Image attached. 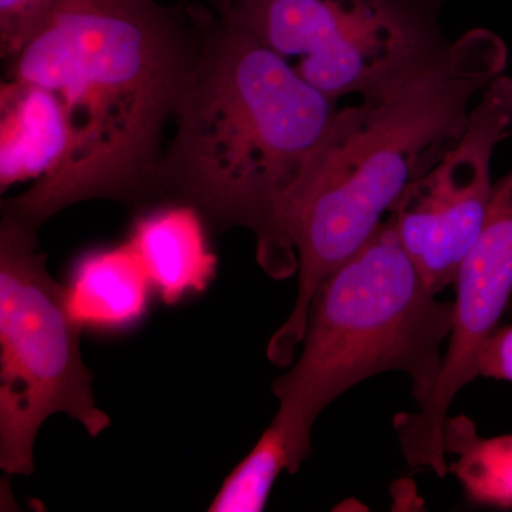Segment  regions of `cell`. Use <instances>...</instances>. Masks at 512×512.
<instances>
[{"label":"cell","instance_id":"7a4b0ae2","mask_svg":"<svg viewBox=\"0 0 512 512\" xmlns=\"http://www.w3.org/2000/svg\"><path fill=\"white\" fill-rule=\"evenodd\" d=\"M201 8L200 53L175 109L156 204L188 205L212 232L249 229L259 265L285 279L298 271V256L281 208L342 107L247 32Z\"/></svg>","mask_w":512,"mask_h":512},{"label":"cell","instance_id":"5bb4252c","mask_svg":"<svg viewBox=\"0 0 512 512\" xmlns=\"http://www.w3.org/2000/svg\"><path fill=\"white\" fill-rule=\"evenodd\" d=\"M73 0H0V56L8 62Z\"/></svg>","mask_w":512,"mask_h":512},{"label":"cell","instance_id":"8fae6325","mask_svg":"<svg viewBox=\"0 0 512 512\" xmlns=\"http://www.w3.org/2000/svg\"><path fill=\"white\" fill-rule=\"evenodd\" d=\"M66 288L74 318L83 328L101 330L136 325L146 315L154 292L128 241L80 256Z\"/></svg>","mask_w":512,"mask_h":512},{"label":"cell","instance_id":"4fadbf2b","mask_svg":"<svg viewBox=\"0 0 512 512\" xmlns=\"http://www.w3.org/2000/svg\"><path fill=\"white\" fill-rule=\"evenodd\" d=\"M284 470L289 471L288 451L281 433L271 423L248 456L225 478L208 511H264L276 478Z\"/></svg>","mask_w":512,"mask_h":512},{"label":"cell","instance_id":"8992f818","mask_svg":"<svg viewBox=\"0 0 512 512\" xmlns=\"http://www.w3.org/2000/svg\"><path fill=\"white\" fill-rule=\"evenodd\" d=\"M446 0H204L332 99L386 96L426 72L451 43Z\"/></svg>","mask_w":512,"mask_h":512},{"label":"cell","instance_id":"7c38bea8","mask_svg":"<svg viewBox=\"0 0 512 512\" xmlns=\"http://www.w3.org/2000/svg\"><path fill=\"white\" fill-rule=\"evenodd\" d=\"M444 448L456 456L448 464L473 503L512 507V434L483 437L467 416L447 417Z\"/></svg>","mask_w":512,"mask_h":512},{"label":"cell","instance_id":"277c9868","mask_svg":"<svg viewBox=\"0 0 512 512\" xmlns=\"http://www.w3.org/2000/svg\"><path fill=\"white\" fill-rule=\"evenodd\" d=\"M387 217L373 237L319 286L309 306L298 362L274 383L272 423L284 439L288 473L311 453L319 414L370 377L402 372L417 407L439 380L453 302L437 301Z\"/></svg>","mask_w":512,"mask_h":512},{"label":"cell","instance_id":"3957f363","mask_svg":"<svg viewBox=\"0 0 512 512\" xmlns=\"http://www.w3.org/2000/svg\"><path fill=\"white\" fill-rule=\"evenodd\" d=\"M507 46L473 29L426 72L373 100L342 107L338 121L281 208L298 256L295 306L268 345L289 366L320 285L373 237L409 185L429 173L466 131L477 94L503 74Z\"/></svg>","mask_w":512,"mask_h":512},{"label":"cell","instance_id":"6da1fadb","mask_svg":"<svg viewBox=\"0 0 512 512\" xmlns=\"http://www.w3.org/2000/svg\"><path fill=\"white\" fill-rule=\"evenodd\" d=\"M201 3L73 0L5 63L6 79L62 104L69 150L55 174L2 201V217L39 232L79 202L156 204L165 130L200 53Z\"/></svg>","mask_w":512,"mask_h":512},{"label":"cell","instance_id":"ba28073f","mask_svg":"<svg viewBox=\"0 0 512 512\" xmlns=\"http://www.w3.org/2000/svg\"><path fill=\"white\" fill-rule=\"evenodd\" d=\"M453 328L439 380L414 413L394 417L407 466L448 473L444 424L457 394L480 376L481 350L512 295V170L494 185L483 229L460 266Z\"/></svg>","mask_w":512,"mask_h":512},{"label":"cell","instance_id":"9a60e30c","mask_svg":"<svg viewBox=\"0 0 512 512\" xmlns=\"http://www.w3.org/2000/svg\"><path fill=\"white\" fill-rule=\"evenodd\" d=\"M480 376L512 383V325L495 330L480 355Z\"/></svg>","mask_w":512,"mask_h":512},{"label":"cell","instance_id":"30bf717a","mask_svg":"<svg viewBox=\"0 0 512 512\" xmlns=\"http://www.w3.org/2000/svg\"><path fill=\"white\" fill-rule=\"evenodd\" d=\"M69 150L66 114L55 94L37 84H0V191L55 174Z\"/></svg>","mask_w":512,"mask_h":512},{"label":"cell","instance_id":"52a82bcc","mask_svg":"<svg viewBox=\"0 0 512 512\" xmlns=\"http://www.w3.org/2000/svg\"><path fill=\"white\" fill-rule=\"evenodd\" d=\"M512 127V79L501 74L471 109L466 131L390 211L400 244L439 295L456 281L483 229L494 185L491 161Z\"/></svg>","mask_w":512,"mask_h":512},{"label":"cell","instance_id":"5b68a950","mask_svg":"<svg viewBox=\"0 0 512 512\" xmlns=\"http://www.w3.org/2000/svg\"><path fill=\"white\" fill-rule=\"evenodd\" d=\"M67 288L47 271L37 231L0 222V467L35 470L33 448L47 417L64 413L92 437L111 421L96 406L93 375L80 353L83 330Z\"/></svg>","mask_w":512,"mask_h":512},{"label":"cell","instance_id":"9c48e42d","mask_svg":"<svg viewBox=\"0 0 512 512\" xmlns=\"http://www.w3.org/2000/svg\"><path fill=\"white\" fill-rule=\"evenodd\" d=\"M210 232L204 218L188 205L161 202L138 211L127 241L161 301L175 305L211 284L218 259Z\"/></svg>","mask_w":512,"mask_h":512}]
</instances>
